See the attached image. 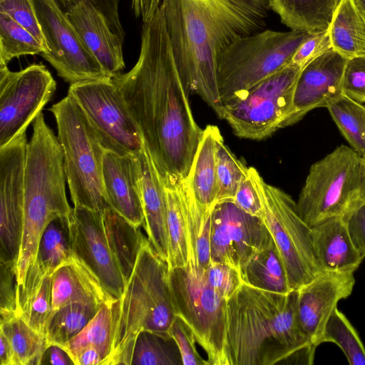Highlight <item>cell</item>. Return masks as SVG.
<instances>
[{
	"label": "cell",
	"mask_w": 365,
	"mask_h": 365,
	"mask_svg": "<svg viewBox=\"0 0 365 365\" xmlns=\"http://www.w3.org/2000/svg\"><path fill=\"white\" fill-rule=\"evenodd\" d=\"M112 80L141 132L162 178H187L203 129L194 119L181 81L163 8L144 22L135 66Z\"/></svg>",
	"instance_id": "1"
},
{
	"label": "cell",
	"mask_w": 365,
	"mask_h": 365,
	"mask_svg": "<svg viewBox=\"0 0 365 365\" xmlns=\"http://www.w3.org/2000/svg\"><path fill=\"white\" fill-rule=\"evenodd\" d=\"M175 63L187 95L198 94L220 118L219 54L265 29L269 0H161Z\"/></svg>",
	"instance_id": "2"
},
{
	"label": "cell",
	"mask_w": 365,
	"mask_h": 365,
	"mask_svg": "<svg viewBox=\"0 0 365 365\" xmlns=\"http://www.w3.org/2000/svg\"><path fill=\"white\" fill-rule=\"evenodd\" d=\"M297 294L242 282L226 300L225 365L312 364L317 346L300 325Z\"/></svg>",
	"instance_id": "3"
},
{
	"label": "cell",
	"mask_w": 365,
	"mask_h": 365,
	"mask_svg": "<svg viewBox=\"0 0 365 365\" xmlns=\"http://www.w3.org/2000/svg\"><path fill=\"white\" fill-rule=\"evenodd\" d=\"M32 128L26 150L23 234L16 266L19 285L35 262L46 226L56 217L68 216L72 209L66 194L63 155L58 137L42 112L33 121Z\"/></svg>",
	"instance_id": "4"
},
{
	"label": "cell",
	"mask_w": 365,
	"mask_h": 365,
	"mask_svg": "<svg viewBox=\"0 0 365 365\" xmlns=\"http://www.w3.org/2000/svg\"><path fill=\"white\" fill-rule=\"evenodd\" d=\"M168 273L167 262L144 236L133 271L115 302L113 340L106 365H130L134 343L142 331L171 337L169 330L176 316Z\"/></svg>",
	"instance_id": "5"
},
{
	"label": "cell",
	"mask_w": 365,
	"mask_h": 365,
	"mask_svg": "<svg viewBox=\"0 0 365 365\" xmlns=\"http://www.w3.org/2000/svg\"><path fill=\"white\" fill-rule=\"evenodd\" d=\"M56 120L66 181L74 207L103 212L102 169L106 150L87 117L67 95L50 108Z\"/></svg>",
	"instance_id": "6"
},
{
	"label": "cell",
	"mask_w": 365,
	"mask_h": 365,
	"mask_svg": "<svg viewBox=\"0 0 365 365\" xmlns=\"http://www.w3.org/2000/svg\"><path fill=\"white\" fill-rule=\"evenodd\" d=\"M311 34L264 29L240 38L217 59V80L223 105L241 98L252 86L286 66Z\"/></svg>",
	"instance_id": "7"
},
{
	"label": "cell",
	"mask_w": 365,
	"mask_h": 365,
	"mask_svg": "<svg viewBox=\"0 0 365 365\" xmlns=\"http://www.w3.org/2000/svg\"><path fill=\"white\" fill-rule=\"evenodd\" d=\"M361 156L341 145L309 169L297 202L311 227L334 217L349 220L361 206Z\"/></svg>",
	"instance_id": "8"
},
{
	"label": "cell",
	"mask_w": 365,
	"mask_h": 365,
	"mask_svg": "<svg viewBox=\"0 0 365 365\" xmlns=\"http://www.w3.org/2000/svg\"><path fill=\"white\" fill-rule=\"evenodd\" d=\"M250 170L263 207V220L278 250L291 291L313 280L322 269L316 259L312 227L302 218L287 192L266 182L253 167Z\"/></svg>",
	"instance_id": "9"
},
{
	"label": "cell",
	"mask_w": 365,
	"mask_h": 365,
	"mask_svg": "<svg viewBox=\"0 0 365 365\" xmlns=\"http://www.w3.org/2000/svg\"><path fill=\"white\" fill-rule=\"evenodd\" d=\"M175 316L192 331L210 365H225L226 300L206 282L204 269L188 261L169 269Z\"/></svg>",
	"instance_id": "10"
},
{
	"label": "cell",
	"mask_w": 365,
	"mask_h": 365,
	"mask_svg": "<svg viewBox=\"0 0 365 365\" xmlns=\"http://www.w3.org/2000/svg\"><path fill=\"white\" fill-rule=\"evenodd\" d=\"M302 68L287 64L250 88L239 99L223 105L225 119L239 138L260 140L270 136L289 115Z\"/></svg>",
	"instance_id": "11"
},
{
	"label": "cell",
	"mask_w": 365,
	"mask_h": 365,
	"mask_svg": "<svg viewBox=\"0 0 365 365\" xmlns=\"http://www.w3.org/2000/svg\"><path fill=\"white\" fill-rule=\"evenodd\" d=\"M68 95L81 108L106 150L130 156L142 151L140 128L112 78L71 84Z\"/></svg>",
	"instance_id": "12"
},
{
	"label": "cell",
	"mask_w": 365,
	"mask_h": 365,
	"mask_svg": "<svg viewBox=\"0 0 365 365\" xmlns=\"http://www.w3.org/2000/svg\"><path fill=\"white\" fill-rule=\"evenodd\" d=\"M56 90V81L42 63L19 71L0 67V147L26 131Z\"/></svg>",
	"instance_id": "13"
},
{
	"label": "cell",
	"mask_w": 365,
	"mask_h": 365,
	"mask_svg": "<svg viewBox=\"0 0 365 365\" xmlns=\"http://www.w3.org/2000/svg\"><path fill=\"white\" fill-rule=\"evenodd\" d=\"M48 52L41 56L71 84L111 78L84 46L54 0H34Z\"/></svg>",
	"instance_id": "14"
},
{
	"label": "cell",
	"mask_w": 365,
	"mask_h": 365,
	"mask_svg": "<svg viewBox=\"0 0 365 365\" xmlns=\"http://www.w3.org/2000/svg\"><path fill=\"white\" fill-rule=\"evenodd\" d=\"M272 241L262 218L249 215L233 201L215 205L211 214V261L229 264L241 274L252 257Z\"/></svg>",
	"instance_id": "15"
},
{
	"label": "cell",
	"mask_w": 365,
	"mask_h": 365,
	"mask_svg": "<svg viewBox=\"0 0 365 365\" xmlns=\"http://www.w3.org/2000/svg\"><path fill=\"white\" fill-rule=\"evenodd\" d=\"M27 144L24 132L0 147V262L14 266L24 227Z\"/></svg>",
	"instance_id": "16"
},
{
	"label": "cell",
	"mask_w": 365,
	"mask_h": 365,
	"mask_svg": "<svg viewBox=\"0 0 365 365\" xmlns=\"http://www.w3.org/2000/svg\"><path fill=\"white\" fill-rule=\"evenodd\" d=\"M68 220L74 255L94 273L110 296L119 299L126 282L108 245L103 212L73 207Z\"/></svg>",
	"instance_id": "17"
},
{
	"label": "cell",
	"mask_w": 365,
	"mask_h": 365,
	"mask_svg": "<svg viewBox=\"0 0 365 365\" xmlns=\"http://www.w3.org/2000/svg\"><path fill=\"white\" fill-rule=\"evenodd\" d=\"M355 284L354 272L322 271L297 292L300 325L312 344L319 346L325 325L338 302L346 299Z\"/></svg>",
	"instance_id": "18"
},
{
	"label": "cell",
	"mask_w": 365,
	"mask_h": 365,
	"mask_svg": "<svg viewBox=\"0 0 365 365\" xmlns=\"http://www.w3.org/2000/svg\"><path fill=\"white\" fill-rule=\"evenodd\" d=\"M346 61L331 49L302 68L296 83L291 111L282 128L297 123L314 108L326 107L331 98L342 93L341 78Z\"/></svg>",
	"instance_id": "19"
},
{
	"label": "cell",
	"mask_w": 365,
	"mask_h": 365,
	"mask_svg": "<svg viewBox=\"0 0 365 365\" xmlns=\"http://www.w3.org/2000/svg\"><path fill=\"white\" fill-rule=\"evenodd\" d=\"M105 199L115 211L134 225H144L137 155L106 150L102 169Z\"/></svg>",
	"instance_id": "20"
},
{
	"label": "cell",
	"mask_w": 365,
	"mask_h": 365,
	"mask_svg": "<svg viewBox=\"0 0 365 365\" xmlns=\"http://www.w3.org/2000/svg\"><path fill=\"white\" fill-rule=\"evenodd\" d=\"M84 46L110 77L125 67L123 42L110 29L103 14L93 4L82 1L66 13Z\"/></svg>",
	"instance_id": "21"
},
{
	"label": "cell",
	"mask_w": 365,
	"mask_h": 365,
	"mask_svg": "<svg viewBox=\"0 0 365 365\" xmlns=\"http://www.w3.org/2000/svg\"><path fill=\"white\" fill-rule=\"evenodd\" d=\"M137 158L144 213L143 227L155 252L168 263L169 245L166 200L162 178L145 143Z\"/></svg>",
	"instance_id": "22"
},
{
	"label": "cell",
	"mask_w": 365,
	"mask_h": 365,
	"mask_svg": "<svg viewBox=\"0 0 365 365\" xmlns=\"http://www.w3.org/2000/svg\"><path fill=\"white\" fill-rule=\"evenodd\" d=\"M116 299L110 296L94 273L75 255L53 274V310L71 303L101 307Z\"/></svg>",
	"instance_id": "23"
},
{
	"label": "cell",
	"mask_w": 365,
	"mask_h": 365,
	"mask_svg": "<svg viewBox=\"0 0 365 365\" xmlns=\"http://www.w3.org/2000/svg\"><path fill=\"white\" fill-rule=\"evenodd\" d=\"M314 255L322 271L355 272L363 260L351 240L348 220L334 217L312 227Z\"/></svg>",
	"instance_id": "24"
},
{
	"label": "cell",
	"mask_w": 365,
	"mask_h": 365,
	"mask_svg": "<svg viewBox=\"0 0 365 365\" xmlns=\"http://www.w3.org/2000/svg\"><path fill=\"white\" fill-rule=\"evenodd\" d=\"M221 133L217 126L207 125L202 133L186 178L187 187L198 205L207 213L216 205V145Z\"/></svg>",
	"instance_id": "25"
},
{
	"label": "cell",
	"mask_w": 365,
	"mask_h": 365,
	"mask_svg": "<svg viewBox=\"0 0 365 365\" xmlns=\"http://www.w3.org/2000/svg\"><path fill=\"white\" fill-rule=\"evenodd\" d=\"M340 1L269 0V4L291 30L314 34L328 30Z\"/></svg>",
	"instance_id": "26"
},
{
	"label": "cell",
	"mask_w": 365,
	"mask_h": 365,
	"mask_svg": "<svg viewBox=\"0 0 365 365\" xmlns=\"http://www.w3.org/2000/svg\"><path fill=\"white\" fill-rule=\"evenodd\" d=\"M103 218L110 251L127 282L135 265L144 235L140 227L109 205L105 208Z\"/></svg>",
	"instance_id": "27"
},
{
	"label": "cell",
	"mask_w": 365,
	"mask_h": 365,
	"mask_svg": "<svg viewBox=\"0 0 365 365\" xmlns=\"http://www.w3.org/2000/svg\"><path fill=\"white\" fill-rule=\"evenodd\" d=\"M331 48L346 59L365 56V22L353 0H341L328 29Z\"/></svg>",
	"instance_id": "28"
},
{
	"label": "cell",
	"mask_w": 365,
	"mask_h": 365,
	"mask_svg": "<svg viewBox=\"0 0 365 365\" xmlns=\"http://www.w3.org/2000/svg\"><path fill=\"white\" fill-rule=\"evenodd\" d=\"M165 200L169 245V269L185 265L189 259L185 220L183 211L180 180L162 178Z\"/></svg>",
	"instance_id": "29"
},
{
	"label": "cell",
	"mask_w": 365,
	"mask_h": 365,
	"mask_svg": "<svg viewBox=\"0 0 365 365\" xmlns=\"http://www.w3.org/2000/svg\"><path fill=\"white\" fill-rule=\"evenodd\" d=\"M116 299L102 305L88 324L61 347L73 361L81 351L93 347L101 354L104 358L103 365H106L113 340Z\"/></svg>",
	"instance_id": "30"
},
{
	"label": "cell",
	"mask_w": 365,
	"mask_h": 365,
	"mask_svg": "<svg viewBox=\"0 0 365 365\" xmlns=\"http://www.w3.org/2000/svg\"><path fill=\"white\" fill-rule=\"evenodd\" d=\"M68 215L56 217L46 226L38 242L35 262L30 268L53 274L73 258Z\"/></svg>",
	"instance_id": "31"
},
{
	"label": "cell",
	"mask_w": 365,
	"mask_h": 365,
	"mask_svg": "<svg viewBox=\"0 0 365 365\" xmlns=\"http://www.w3.org/2000/svg\"><path fill=\"white\" fill-rule=\"evenodd\" d=\"M240 275L244 283L259 289L284 294L291 291L274 241L252 257Z\"/></svg>",
	"instance_id": "32"
},
{
	"label": "cell",
	"mask_w": 365,
	"mask_h": 365,
	"mask_svg": "<svg viewBox=\"0 0 365 365\" xmlns=\"http://www.w3.org/2000/svg\"><path fill=\"white\" fill-rule=\"evenodd\" d=\"M0 331L9 341L16 365L41 364L49 346L45 336L34 329L19 314L0 320Z\"/></svg>",
	"instance_id": "33"
},
{
	"label": "cell",
	"mask_w": 365,
	"mask_h": 365,
	"mask_svg": "<svg viewBox=\"0 0 365 365\" xmlns=\"http://www.w3.org/2000/svg\"><path fill=\"white\" fill-rule=\"evenodd\" d=\"M326 108L351 148L365 157V106L341 93Z\"/></svg>",
	"instance_id": "34"
},
{
	"label": "cell",
	"mask_w": 365,
	"mask_h": 365,
	"mask_svg": "<svg viewBox=\"0 0 365 365\" xmlns=\"http://www.w3.org/2000/svg\"><path fill=\"white\" fill-rule=\"evenodd\" d=\"M100 308L71 303L53 310L44 333L48 345L63 347L88 324Z\"/></svg>",
	"instance_id": "35"
},
{
	"label": "cell",
	"mask_w": 365,
	"mask_h": 365,
	"mask_svg": "<svg viewBox=\"0 0 365 365\" xmlns=\"http://www.w3.org/2000/svg\"><path fill=\"white\" fill-rule=\"evenodd\" d=\"M130 364L178 365L182 364V361L172 337L142 331L135 339Z\"/></svg>",
	"instance_id": "36"
},
{
	"label": "cell",
	"mask_w": 365,
	"mask_h": 365,
	"mask_svg": "<svg viewBox=\"0 0 365 365\" xmlns=\"http://www.w3.org/2000/svg\"><path fill=\"white\" fill-rule=\"evenodd\" d=\"M45 53L46 49L29 31L0 11V67L21 56Z\"/></svg>",
	"instance_id": "37"
},
{
	"label": "cell",
	"mask_w": 365,
	"mask_h": 365,
	"mask_svg": "<svg viewBox=\"0 0 365 365\" xmlns=\"http://www.w3.org/2000/svg\"><path fill=\"white\" fill-rule=\"evenodd\" d=\"M332 342L344 354L351 365H365V347L355 328L337 307L329 317L321 343Z\"/></svg>",
	"instance_id": "38"
},
{
	"label": "cell",
	"mask_w": 365,
	"mask_h": 365,
	"mask_svg": "<svg viewBox=\"0 0 365 365\" xmlns=\"http://www.w3.org/2000/svg\"><path fill=\"white\" fill-rule=\"evenodd\" d=\"M53 274H46L39 285L19 297L17 301V314L29 326L43 335L46 324L53 312Z\"/></svg>",
	"instance_id": "39"
},
{
	"label": "cell",
	"mask_w": 365,
	"mask_h": 365,
	"mask_svg": "<svg viewBox=\"0 0 365 365\" xmlns=\"http://www.w3.org/2000/svg\"><path fill=\"white\" fill-rule=\"evenodd\" d=\"M248 167L225 145L222 135L216 145V204L233 201L238 187L246 175Z\"/></svg>",
	"instance_id": "40"
},
{
	"label": "cell",
	"mask_w": 365,
	"mask_h": 365,
	"mask_svg": "<svg viewBox=\"0 0 365 365\" xmlns=\"http://www.w3.org/2000/svg\"><path fill=\"white\" fill-rule=\"evenodd\" d=\"M0 11L9 14L15 21L29 31L43 46L46 53L48 52L34 0H4L0 1Z\"/></svg>",
	"instance_id": "41"
},
{
	"label": "cell",
	"mask_w": 365,
	"mask_h": 365,
	"mask_svg": "<svg viewBox=\"0 0 365 365\" xmlns=\"http://www.w3.org/2000/svg\"><path fill=\"white\" fill-rule=\"evenodd\" d=\"M207 284L221 297L227 299L242 284L240 273L229 264L211 261L204 270Z\"/></svg>",
	"instance_id": "42"
},
{
	"label": "cell",
	"mask_w": 365,
	"mask_h": 365,
	"mask_svg": "<svg viewBox=\"0 0 365 365\" xmlns=\"http://www.w3.org/2000/svg\"><path fill=\"white\" fill-rule=\"evenodd\" d=\"M343 93L359 103H365V56L347 59L341 78Z\"/></svg>",
	"instance_id": "43"
},
{
	"label": "cell",
	"mask_w": 365,
	"mask_h": 365,
	"mask_svg": "<svg viewBox=\"0 0 365 365\" xmlns=\"http://www.w3.org/2000/svg\"><path fill=\"white\" fill-rule=\"evenodd\" d=\"M169 334L177 344L182 364L210 365L208 361H205L198 354L194 334L180 318L176 317L174 319Z\"/></svg>",
	"instance_id": "44"
},
{
	"label": "cell",
	"mask_w": 365,
	"mask_h": 365,
	"mask_svg": "<svg viewBox=\"0 0 365 365\" xmlns=\"http://www.w3.org/2000/svg\"><path fill=\"white\" fill-rule=\"evenodd\" d=\"M1 263L0 314L1 319L17 314L18 284L16 267Z\"/></svg>",
	"instance_id": "45"
},
{
	"label": "cell",
	"mask_w": 365,
	"mask_h": 365,
	"mask_svg": "<svg viewBox=\"0 0 365 365\" xmlns=\"http://www.w3.org/2000/svg\"><path fill=\"white\" fill-rule=\"evenodd\" d=\"M331 49L328 31L311 34L298 47L288 64L303 68L310 61Z\"/></svg>",
	"instance_id": "46"
},
{
	"label": "cell",
	"mask_w": 365,
	"mask_h": 365,
	"mask_svg": "<svg viewBox=\"0 0 365 365\" xmlns=\"http://www.w3.org/2000/svg\"><path fill=\"white\" fill-rule=\"evenodd\" d=\"M120 0H54L57 5L67 13L82 1L93 4L106 19L113 31L123 41L125 33L121 24L119 15Z\"/></svg>",
	"instance_id": "47"
},
{
	"label": "cell",
	"mask_w": 365,
	"mask_h": 365,
	"mask_svg": "<svg viewBox=\"0 0 365 365\" xmlns=\"http://www.w3.org/2000/svg\"><path fill=\"white\" fill-rule=\"evenodd\" d=\"M233 202L249 215L259 218L262 217V204L250 167H248L247 174L238 187Z\"/></svg>",
	"instance_id": "48"
},
{
	"label": "cell",
	"mask_w": 365,
	"mask_h": 365,
	"mask_svg": "<svg viewBox=\"0 0 365 365\" xmlns=\"http://www.w3.org/2000/svg\"><path fill=\"white\" fill-rule=\"evenodd\" d=\"M348 227L356 249L365 257V205L359 206L348 220Z\"/></svg>",
	"instance_id": "49"
},
{
	"label": "cell",
	"mask_w": 365,
	"mask_h": 365,
	"mask_svg": "<svg viewBox=\"0 0 365 365\" xmlns=\"http://www.w3.org/2000/svg\"><path fill=\"white\" fill-rule=\"evenodd\" d=\"M160 3L161 0H131V8L135 16L144 23L153 19Z\"/></svg>",
	"instance_id": "50"
},
{
	"label": "cell",
	"mask_w": 365,
	"mask_h": 365,
	"mask_svg": "<svg viewBox=\"0 0 365 365\" xmlns=\"http://www.w3.org/2000/svg\"><path fill=\"white\" fill-rule=\"evenodd\" d=\"M44 358L47 360L46 363L53 365L74 364L68 353L58 345H49L43 356Z\"/></svg>",
	"instance_id": "51"
},
{
	"label": "cell",
	"mask_w": 365,
	"mask_h": 365,
	"mask_svg": "<svg viewBox=\"0 0 365 365\" xmlns=\"http://www.w3.org/2000/svg\"><path fill=\"white\" fill-rule=\"evenodd\" d=\"M75 365L103 364L104 358L93 347H88L81 351L73 360Z\"/></svg>",
	"instance_id": "52"
},
{
	"label": "cell",
	"mask_w": 365,
	"mask_h": 365,
	"mask_svg": "<svg viewBox=\"0 0 365 365\" xmlns=\"http://www.w3.org/2000/svg\"><path fill=\"white\" fill-rule=\"evenodd\" d=\"M1 365H16L15 356L11 345L5 334L0 331Z\"/></svg>",
	"instance_id": "53"
},
{
	"label": "cell",
	"mask_w": 365,
	"mask_h": 365,
	"mask_svg": "<svg viewBox=\"0 0 365 365\" xmlns=\"http://www.w3.org/2000/svg\"><path fill=\"white\" fill-rule=\"evenodd\" d=\"M362 158V167H361V180L359 192V198L361 205H365V157Z\"/></svg>",
	"instance_id": "54"
},
{
	"label": "cell",
	"mask_w": 365,
	"mask_h": 365,
	"mask_svg": "<svg viewBox=\"0 0 365 365\" xmlns=\"http://www.w3.org/2000/svg\"><path fill=\"white\" fill-rule=\"evenodd\" d=\"M353 1L365 22V0H353Z\"/></svg>",
	"instance_id": "55"
},
{
	"label": "cell",
	"mask_w": 365,
	"mask_h": 365,
	"mask_svg": "<svg viewBox=\"0 0 365 365\" xmlns=\"http://www.w3.org/2000/svg\"><path fill=\"white\" fill-rule=\"evenodd\" d=\"M4 1V0H0V1Z\"/></svg>",
	"instance_id": "56"
}]
</instances>
